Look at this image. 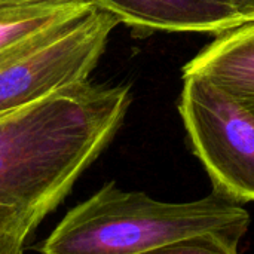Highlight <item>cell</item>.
<instances>
[{"mask_svg":"<svg viewBox=\"0 0 254 254\" xmlns=\"http://www.w3.org/2000/svg\"><path fill=\"white\" fill-rule=\"evenodd\" d=\"M246 22H254V0H213Z\"/></svg>","mask_w":254,"mask_h":254,"instance_id":"cell-10","label":"cell"},{"mask_svg":"<svg viewBox=\"0 0 254 254\" xmlns=\"http://www.w3.org/2000/svg\"><path fill=\"white\" fill-rule=\"evenodd\" d=\"M183 76H198L254 116V22L217 34L183 68Z\"/></svg>","mask_w":254,"mask_h":254,"instance_id":"cell-6","label":"cell"},{"mask_svg":"<svg viewBox=\"0 0 254 254\" xmlns=\"http://www.w3.org/2000/svg\"><path fill=\"white\" fill-rule=\"evenodd\" d=\"M46 214L0 204V254H21L25 240Z\"/></svg>","mask_w":254,"mask_h":254,"instance_id":"cell-8","label":"cell"},{"mask_svg":"<svg viewBox=\"0 0 254 254\" xmlns=\"http://www.w3.org/2000/svg\"><path fill=\"white\" fill-rule=\"evenodd\" d=\"M250 225L241 202L213 189L198 201L161 202L104 185L68 211L42 243V254H143L167 243L217 232L240 243Z\"/></svg>","mask_w":254,"mask_h":254,"instance_id":"cell-2","label":"cell"},{"mask_svg":"<svg viewBox=\"0 0 254 254\" xmlns=\"http://www.w3.org/2000/svg\"><path fill=\"white\" fill-rule=\"evenodd\" d=\"M179 110L195 155L214 189L254 201V116L198 76H183Z\"/></svg>","mask_w":254,"mask_h":254,"instance_id":"cell-3","label":"cell"},{"mask_svg":"<svg viewBox=\"0 0 254 254\" xmlns=\"http://www.w3.org/2000/svg\"><path fill=\"white\" fill-rule=\"evenodd\" d=\"M119 22L140 31H205L220 34L247 24L213 0H92Z\"/></svg>","mask_w":254,"mask_h":254,"instance_id":"cell-5","label":"cell"},{"mask_svg":"<svg viewBox=\"0 0 254 254\" xmlns=\"http://www.w3.org/2000/svg\"><path fill=\"white\" fill-rule=\"evenodd\" d=\"M119 21L91 9L0 68V116L89 80Z\"/></svg>","mask_w":254,"mask_h":254,"instance_id":"cell-4","label":"cell"},{"mask_svg":"<svg viewBox=\"0 0 254 254\" xmlns=\"http://www.w3.org/2000/svg\"><path fill=\"white\" fill-rule=\"evenodd\" d=\"M129 86L85 80L0 116V204L51 213L119 131Z\"/></svg>","mask_w":254,"mask_h":254,"instance_id":"cell-1","label":"cell"},{"mask_svg":"<svg viewBox=\"0 0 254 254\" xmlns=\"http://www.w3.org/2000/svg\"><path fill=\"white\" fill-rule=\"evenodd\" d=\"M0 3H91L94 4L92 0H0Z\"/></svg>","mask_w":254,"mask_h":254,"instance_id":"cell-11","label":"cell"},{"mask_svg":"<svg viewBox=\"0 0 254 254\" xmlns=\"http://www.w3.org/2000/svg\"><path fill=\"white\" fill-rule=\"evenodd\" d=\"M143 254H238V243L217 232L189 235Z\"/></svg>","mask_w":254,"mask_h":254,"instance_id":"cell-9","label":"cell"},{"mask_svg":"<svg viewBox=\"0 0 254 254\" xmlns=\"http://www.w3.org/2000/svg\"><path fill=\"white\" fill-rule=\"evenodd\" d=\"M94 7L91 3H0V68Z\"/></svg>","mask_w":254,"mask_h":254,"instance_id":"cell-7","label":"cell"}]
</instances>
